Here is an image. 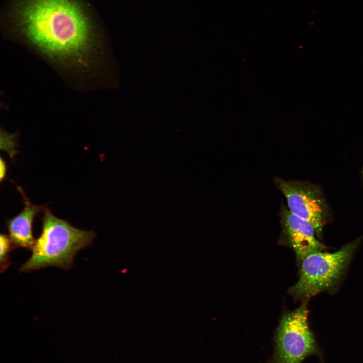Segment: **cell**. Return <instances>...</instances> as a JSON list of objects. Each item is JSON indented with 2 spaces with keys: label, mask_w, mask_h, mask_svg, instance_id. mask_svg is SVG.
I'll return each mask as SVG.
<instances>
[{
  "label": "cell",
  "mask_w": 363,
  "mask_h": 363,
  "mask_svg": "<svg viewBox=\"0 0 363 363\" xmlns=\"http://www.w3.org/2000/svg\"><path fill=\"white\" fill-rule=\"evenodd\" d=\"M17 15L24 36L49 55L80 58L93 44L92 23L79 0H22Z\"/></svg>",
  "instance_id": "1"
},
{
  "label": "cell",
  "mask_w": 363,
  "mask_h": 363,
  "mask_svg": "<svg viewBox=\"0 0 363 363\" xmlns=\"http://www.w3.org/2000/svg\"><path fill=\"white\" fill-rule=\"evenodd\" d=\"M95 236L93 230L78 229L46 209L41 233L31 249V256L19 270L30 272L50 266L69 269L77 253L89 247Z\"/></svg>",
  "instance_id": "2"
},
{
  "label": "cell",
  "mask_w": 363,
  "mask_h": 363,
  "mask_svg": "<svg viewBox=\"0 0 363 363\" xmlns=\"http://www.w3.org/2000/svg\"><path fill=\"white\" fill-rule=\"evenodd\" d=\"M359 243L357 239L333 253L317 251L307 255L299 264V279L289 288L290 294L307 301L334 287L342 278Z\"/></svg>",
  "instance_id": "3"
},
{
  "label": "cell",
  "mask_w": 363,
  "mask_h": 363,
  "mask_svg": "<svg viewBox=\"0 0 363 363\" xmlns=\"http://www.w3.org/2000/svg\"><path fill=\"white\" fill-rule=\"evenodd\" d=\"M308 324L307 301L283 315L275 336L274 363H301L316 351Z\"/></svg>",
  "instance_id": "4"
},
{
  "label": "cell",
  "mask_w": 363,
  "mask_h": 363,
  "mask_svg": "<svg viewBox=\"0 0 363 363\" xmlns=\"http://www.w3.org/2000/svg\"><path fill=\"white\" fill-rule=\"evenodd\" d=\"M285 196L287 208L294 215L311 223L320 238L326 222V208L319 190L306 183L275 179Z\"/></svg>",
  "instance_id": "5"
},
{
  "label": "cell",
  "mask_w": 363,
  "mask_h": 363,
  "mask_svg": "<svg viewBox=\"0 0 363 363\" xmlns=\"http://www.w3.org/2000/svg\"><path fill=\"white\" fill-rule=\"evenodd\" d=\"M281 219L284 233L295 253L298 265L309 254L327 248L317 238L312 224L292 214L287 207L281 209Z\"/></svg>",
  "instance_id": "6"
},
{
  "label": "cell",
  "mask_w": 363,
  "mask_h": 363,
  "mask_svg": "<svg viewBox=\"0 0 363 363\" xmlns=\"http://www.w3.org/2000/svg\"><path fill=\"white\" fill-rule=\"evenodd\" d=\"M22 194L24 209L20 214L7 221V226L14 247L31 250L35 241L32 232L33 219L37 213L44 210V208L32 204Z\"/></svg>",
  "instance_id": "7"
},
{
  "label": "cell",
  "mask_w": 363,
  "mask_h": 363,
  "mask_svg": "<svg viewBox=\"0 0 363 363\" xmlns=\"http://www.w3.org/2000/svg\"><path fill=\"white\" fill-rule=\"evenodd\" d=\"M0 263L1 270L3 272L10 266L11 262L9 260V253L11 251L12 243L7 235L1 234L0 236Z\"/></svg>",
  "instance_id": "8"
},
{
  "label": "cell",
  "mask_w": 363,
  "mask_h": 363,
  "mask_svg": "<svg viewBox=\"0 0 363 363\" xmlns=\"http://www.w3.org/2000/svg\"><path fill=\"white\" fill-rule=\"evenodd\" d=\"M0 163V178L1 180L5 177L6 172V164L2 158H1Z\"/></svg>",
  "instance_id": "9"
}]
</instances>
